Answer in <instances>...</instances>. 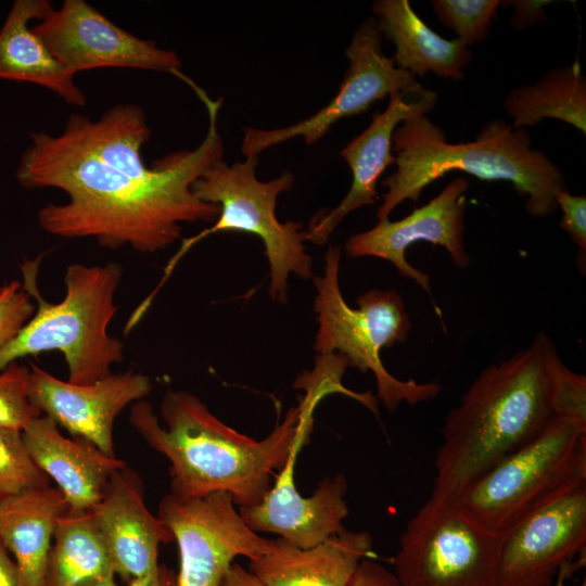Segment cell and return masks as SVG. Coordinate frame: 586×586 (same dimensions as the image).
<instances>
[{
  "instance_id": "obj_1",
  "label": "cell",
  "mask_w": 586,
  "mask_h": 586,
  "mask_svg": "<svg viewBox=\"0 0 586 586\" xmlns=\"http://www.w3.org/2000/svg\"><path fill=\"white\" fill-rule=\"evenodd\" d=\"M190 87L207 110V132L194 150L168 153L150 167L142 148L151 130L136 104H116L95 120L74 113L56 136L31 132L17 181L26 189L55 188L68 195L64 204L39 209L40 227L63 239L93 238L105 249L128 245L149 254L181 239L184 222L215 221L219 205L200 200L192 186L224 160L217 127L221 99H211L196 84Z\"/></svg>"
},
{
  "instance_id": "obj_2",
  "label": "cell",
  "mask_w": 586,
  "mask_h": 586,
  "mask_svg": "<svg viewBox=\"0 0 586 586\" xmlns=\"http://www.w3.org/2000/svg\"><path fill=\"white\" fill-rule=\"evenodd\" d=\"M306 395L283 421L257 441L220 421L195 395L169 390L161 403L160 422L151 404H132L129 422L144 442L170 463V493L202 497L228 493L234 505L259 502L271 487L276 470L302 448L313 424V412L324 396L339 393V384L326 372L313 371Z\"/></svg>"
},
{
  "instance_id": "obj_3",
  "label": "cell",
  "mask_w": 586,
  "mask_h": 586,
  "mask_svg": "<svg viewBox=\"0 0 586 586\" xmlns=\"http://www.w3.org/2000/svg\"><path fill=\"white\" fill-rule=\"evenodd\" d=\"M558 357L551 339L539 332L530 346L477 375L445 418L431 497H457L559 416Z\"/></svg>"
},
{
  "instance_id": "obj_4",
  "label": "cell",
  "mask_w": 586,
  "mask_h": 586,
  "mask_svg": "<svg viewBox=\"0 0 586 586\" xmlns=\"http://www.w3.org/2000/svg\"><path fill=\"white\" fill-rule=\"evenodd\" d=\"M392 142L396 170L382 180L386 192L377 209L379 221L404 201L418 202L424 188L455 170L510 182L526 198L525 209L533 217L552 216L559 209L556 193L569 190L559 166L532 146L527 130L500 118L483 126L473 141L449 143L426 115H412L395 128Z\"/></svg>"
},
{
  "instance_id": "obj_5",
  "label": "cell",
  "mask_w": 586,
  "mask_h": 586,
  "mask_svg": "<svg viewBox=\"0 0 586 586\" xmlns=\"http://www.w3.org/2000/svg\"><path fill=\"white\" fill-rule=\"evenodd\" d=\"M41 256L21 266L22 286L35 300L36 309L20 332L0 347V371L26 356L50 351L63 354L67 381L91 384L110 375L124 360V344L109 333L118 306L114 303L123 269L105 265H69L64 273L66 293L59 303L47 302L38 288Z\"/></svg>"
},
{
  "instance_id": "obj_6",
  "label": "cell",
  "mask_w": 586,
  "mask_h": 586,
  "mask_svg": "<svg viewBox=\"0 0 586 586\" xmlns=\"http://www.w3.org/2000/svg\"><path fill=\"white\" fill-rule=\"evenodd\" d=\"M341 253L340 246L330 244L323 273L314 277V311L318 322L315 352L318 356L341 355L348 367L372 372L377 399L390 412L402 403L416 405L435 398L442 391L438 383L397 379L381 359L382 348L403 343L409 336L411 321L402 296L396 290L371 289L357 297L358 308L351 307L340 288Z\"/></svg>"
},
{
  "instance_id": "obj_7",
  "label": "cell",
  "mask_w": 586,
  "mask_h": 586,
  "mask_svg": "<svg viewBox=\"0 0 586 586\" xmlns=\"http://www.w3.org/2000/svg\"><path fill=\"white\" fill-rule=\"evenodd\" d=\"M258 157L228 165L220 161L207 169L192 186L202 201L217 204L220 213L212 227L184 239L178 252L165 267L164 276L154 289L158 291L180 258L199 241L218 232H246L264 243L270 268L269 294L279 303H286L289 277L314 278L313 257L307 253L301 222H281L277 218V200L292 189L294 175L285 170L277 178L260 181L256 177Z\"/></svg>"
},
{
  "instance_id": "obj_8",
  "label": "cell",
  "mask_w": 586,
  "mask_h": 586,
  "mask_svg": "<svg viewBox=\"0 0 586 586\" xmlns=\"http://www.w3.org/2000/svg\"><path fill=\"white\" fill-rule=\"evenodd\" d=\"M586 480V423L557 416L544 431L455 497L482 526L506 534L528 513Z\"/></svg>"
},
{
  "instance_id": "obj_9",
  "label": "cell",
  "mask_w": 586,
  "mask_h": 586,
  "mask_svg": "<svg viewBox=\"0 0 586 586\" xmlns=\"http://www.w3.org/2000/svg\"><path fill=\"white\" fill-rule=\"evenodd\" d=\"M502 538L455 498L430 496L400 536L395 575L402 586H500Z\"/></svg>"
},
{
  "instance_id": "obj_10",
  "label": "cell",
  "mask_w": 586,
  "mask_h": 586,
  "mask_svg": "<svg viewBox=\"0 0 586 586\" xmlns=\"http://www.w3.org/2000/svg\"><path fill=\"white\" fill-rule=\"evenodd\" d=\"M234 506L225 492L162 498L157 517L178 544L179 586H220L235 557L264 553L269 539L251 530Z\"/></svg>"
},
{
  "instance_id": "obj_11",
  "label": "cell",
  "mask_w": 586,
  "mask_h": 586,
  "mask_svg": "<svg viewBox=\"0 0 586 586\" xmlns=\"http://www.w3.org/2000/svg\"><path fill=\"white\" fill-rule=\"evenodd\" d=\"M375 17H367L354 31L345 50L349 62L335 97L311 116L276 129L246 127L241 152L258 157L265 150L301 137L306 144L320 140L339 120L368 111L373 103L413 88L419 82L384 54Z\"/></svg>"
},
{
  "instance_id": "obj_12",
  "label": "cell",
  "mask_w": 586,
  "mask_h": 586,
  "mask_svg": "<svg viewBox=\"0 0 586 586\" xmlns=\"http://www.w3.org/2000/svg\"><path fill=\"white\" fill-rule=\"evenodd\" d=\"M34 26V33L71 73L102 68H138L177 75L182 63L171 50L115 25L85 0H65Z\"/></svg>"
},
{
  "instance_id": "obj_13",
  "label": "cell",
  "mask_w": 586,
  "mask_h": 586,
  "mask_svg": "<svg viewBox=\"0 0 586 586\" xmlns=\"http://www.w3.org/2000/svg\"><path fill=\"white\" fill-rule=\"evenodd\" d=\"M500 586H550L586 546V480L542 505L502 535Z\"/></svg>"
},
{
  "instance_id": "obj_14",
  "label": "cell",
  "mask_w": 586,
  "mask_h": 586,
  "mask_svg": "<svg viewBox=\"0 0 586 586\" xmlns=\"http://www.w3.org/2000/svg\"><path fill=\"white\" fill-rule=\"evenodd\" d=\"M469 181L463 177L451 180L434 199L413 209L403 219L380 220L371 229L351 235L345 243L349 257H377L392 263L405 278L413 280L435 305L426 272L413 267L406 258L407 249L424 241L443 246L455 267L467 268L470 255L464 249L466 192Z\"/></svg>"
},
{
  "instance_id": "obj_15",
  "label": "cell",
  "mask_w": 586,
  "mask_h": 586,
  "mask_svg": "<svg viewBox=\"0 0 586 586\" xmlns=\"http://www.w3.org/2000/svg\"><path fill=\"white\" fill-rule=\"evenodd\" d=\"M29 399L43 415L114 457L113 426L129 405L142 400L153 390L151 379L132 369L111 373L91 384L63 381L30 364Z\"/></svg>"
},
{
  "instance_id": "obj_16",
  "label": "cell",
  "mask_w": 586,
  "mask_h": 586,
  "mask_svg": "<svg viewBox=\"0 0 586 586\" xmlns=\"http://www.w3.org/2000/svg\"><path fill=\"white\" fill-rule=\"evenodd\" d=\"M436 102V92L420 84L390 97L386 109L377 113L369 126L341 151L352 171L351 188L334 208L319 212L310 219L304 230L305 241L324 244L349 213L377 203L378 181L386 167L395 164L392 154L395 128L412 115H426Z\"/></svg>"
},
{
  "instance_id": "obj_17",
  "label": "cell",
  "mask_w": 586,
  "mask_h": 586,
  "mask_svg": "<svg viewBox=\"0 0 586 586\" xmlns=\"http://www.w3.org/2000/svg\"><path fill=\"white\" fill-rule=\"evenodd\" d=\"M294 454L277 474L263 499L252 506L240 507V514L254 532L273 533L298 548H311L344 532L348 515L345 500L346 476L324 477L309 497L296 488Z\"/></svg>"
},
{
  "instance_id": "obj_18",
  "label": "cell",
  "mask_w": 586,
  "mask_h": 586,
  "mask_svg": "<svg viewBox=\"0 0 586 586\" xmlns=\"http://www.w3.org/2000/svg\"><path fill=\"white\" fill-rule=\"evenodd\" d=\"M111 553L115 575L127 583L154 572L169 528L148 509L144 485L127 464L111 476L99 502L89 510Z\"/></svg>"
},
{
  "instance_id": "obj_19",
  "label": "cell",
  "mask_w": 586,
  "mask_h": 586,
  "mask_svg": "<svg viewBox=\"0 0 586 586\" xmlns=\"http://www.w3.org/2000/svg\"><path fill=\"white\" fill-rule=\"evenodd\" d=\"M35 463L64 494L68 511L87 512L102 498L113 473L127 463L79 437H65L49 417L34 419L22 431Z\"/></svg>"
},
{
  "instance_id": "obj_20",
  "label": "cell",
  "mask_w": 586,
  "mask_h": 586,
  "mask_svg": "<svg viewBox=\"0 0 586 586\" xmlns=\"http://www.w3.org/2000/svg\"><path fill=\"white\" fill-rule=\"evenodd\" d=\"M372 537L347 531L311 548H298L279 537L250 560V571L266 586H349L364 559L373 558Z\"/></svg>"
},
{
  "instance_id": "obj_21",
  "label": "cell",
  "mask_w": 586,
  "mask_h": 586,
  "mask_svg": "<svg viewBox=\"0 0 586 586\" xmlns=\"http://www.w3.org/2000/svg\"><path fill=\"white\" fill-rule=\"evenodd\" d=\"M50 0H15L0 28V79L44 87L63 101L85 106L86 93L76 85L75 75L48 50L29 26L52 8Z\"/></svg>"
},
{
  "instance_id": "obj_22",
  "label": "cell",
  "mask_w": 586,
  "mask_h": 586,
  "mask_svg": "<svg viewBox=\"0 0 586 586\" xmlns=\"http://www.w3.org/2000/svg\"><path fill=\"white\" fill-rule=\"evenodd\" d=\"M372 11L382 37L395 46V65L416 77L433 73L459 81L472 52L460 39H446L431 29L408 0H378Z\"/></svg>"
},
{
  "instance_id": "obj_23",
  "label": "cell",
  "mask_w": 586,
  "mask_h": 586,
  "mask_svg": "<svg viewBox=\"0 0 586 586\" xmlns=\"http://www.w3.org/2000/svg\"><path fill=\"white\" fill-rule=\"evenodd\" d=\"M68 509L64 494L52 486L0 499V540L26 586H43L54 531Z\"/></svg>"
},
{
  "instance_id": "obj_24",
  "label": "cell",
  "mask_w": 586,
  "mask_h": 586,
  "mask_svg": "<svg viewBox=\"0 0 586 586\" xmlns=\"http://www.w3.org/2000/svg\"><path fill=\"white\" fill-rule=\"evenodd\" d=\"M52 540L43 586H94L115 577L111 553L89 511H67Z\"/></svg>"
},
{
  "instance_id": "obj_25",
  "label": "cell",
  "mask_w": 586,
  "mask_h": 586,
  "mask_svg": "<svg viewBox=\"0 0 586 586\" xmlns=\"http://www.w3.org/2000/svg\"><path fill=\"white\" fill-rule=\"evenodd\" d=\"M504 109L515 129L545 118L564 122L586 133V78L576 61L555 67L537 81L520 86L505 98Z\"/></svg>"
},
{
  "instance_id": "obj_26",
  "label": "cell",
  "mask_w": 586,
  "mask_h": 586,
  "mask_svg": "<svg viewBox=\"0 0 586 586\" xmlns=\"http://www.w3.org/2000/svg\"><path fill=\"white\" fill-rule=\"evenodd\" d=\"M50 486V477L35 463L22 431L0 426V499Z\"/></svg>"
},
{
  "instance_id": "obj_27",
  "label": "cell",
  "mask_w": 586,
  "mask_h": 586,
  "mask_svg": "<svg viewBox=\"0 0 586 586\" xmlns=\"http://www.w3.org/2000/svg\"><path fill=\"white\" fill-rule=\"evenodd\" d=\"M431 3L440 22L469 48L488 36L500 5L499 0H433Z\"/></svg>"
},
{
  "instance_id": "obj_28",
  "label": "cell",
  "mask_w": 586,
  "mask_h": 586,
  "mask_svg": "<svg viewBox=\"0 0 586 586\" xmlns=\"http://www.w3.org/2000/svg\"><path fill=\"white\" fill-rule=\"evenodd\" d=\"M30 368L11 362L0 371V426L23 431L42 416L29 399Z\"/></svg>"
},
{
  "instance_id": "obj_29",
  "label": "cell",
  "mask_w": 586,
  "mask_h": 586,
  "mask_svg": "<svg viewBox=\"0 0 586 586\" xmlns=\"http://www.w3.org/2000/svg\"><path fill=\"white\" fill-rule=\"evenodd\" d=\"M36 309L22 283L13 280L0 292V347L9 343L31 318Z\"/></svg>"
},
{
  "instance_id": "obj_30",
  "label": "cell",
  "mask_w": 586,
  "mask_h": 586,
  "mask_svg": "<svg viewBox=\"0 0 586 586\" xmlns=\"http://www.w3.org/2000/svg\"><path fill=\"white\" fill-rule=\"evenodd\" d=\"M556 403L559 416L586 423V379L570 370L560 357L555 365Z\"/></svg>"
},
{
  "instance_id": "obj_31",
  "label": "cell",
  "mask_w": 586,
  "mask_h": 586,
  "mask_svg": "<svg viewBox=\"0 0 586 586\" xmlns=\"http://www.w3.org/2000/svg\"><path fill=\"white\" fill-rule=\"evenodd\" d=\"M558 208L562 211L559 227L571 235L577 246V267L586 272V196L573 195L569 190L556 193Z\"/></svg>"
},
{
  "instance_id": "obj_32",
  "label": "cell",
  "mask_w": 586,
  "mask_h": 586,
  "mask_svg": "<svg viewBox=\"0 0 586 586\" xmlns=\"http://www.w3.org/2000/svg\"><path fill=\"white\" fill-rule=\"evenodd\" d=\"M552 3L549 0H509L500 1V5L513 7L514 14L510 18V26L515 30H524L535 23L546 22L545 8Z\"/></svg>"
},
{
  "instance_id": "obj_33",
  "label": "cell",
  "mask_w": 586,
  "mask_h": 586,
  "mask_svg": "<svg viewBox=\"0 0 586 586\" xmlns=\"http://www.w3.org/2000/svg\"><path fill=\"white\" fill-rule=\"evenodd\" d=\"M349 586H402L395 573L373 558L364 559Z\"/></svg>"
},
{
  "instance_id": "obj_34",
  "label": "cell",
  "mask_w": 586,
  "mask_h": 586,
  "mask_svg": "<svg viewBox=\"0 0 586 586\" xmlns=\"http://www.w3.org/2000/svg\"><path fill=\"white\" fill-rule=\"evenodd\" d=\"M128 586H179L178 573L166 564L160 563L154 572L132 579Z\"/></svg>"
},
{
  "instance_id": "obj_35",
  "label": "cell",
  "mask_w": 586,
  "mask_h": 586,
  "mask_svg": "<svg viewBox=\"0 0 586 586\" xmlns=\"http://www.w3.org/2000/svg\"><path fill=\"white\" fill-rule=\"evenodd\" d=\"M0 586H26L15 561L0 540Z\"/></svg>"
},
{
  "instance_id": "obj_36",
  "label": "cell",
  "mask_w": 586,
  "mask_h": 586,
  "mask_svg": "<svg viewBox=\"0 0 586 586\" xmlns=\"http://www.w3.org/2000/svg\"><path fill=\"white\" fill-rule=\"evenodd\" d=\"M220 586H266L250 570L244 569L238 563H232L225 575Z\"/></svg>"
},
{
  "instance_id": "obj_37",
  "label": "cell",
  "mask_w": 586,
  "mask_h": 586,
  "mask_svg": "<svg viewBox=\"0 0 586 586\" xmlns=\"http://www.w3.org/2000/svg\"><path fill=\"white\" fill-rule=\"evenodd\" d=\"M573 570H574V563L573 565L572 563H569L562 566L556 576V586H564V582L566 577L572 573Z\"/></svg>"
},
{
  "instance_id": "obj_38",
  "label": "cell",
  "mask_w": 586,
  "mask_h": 586,
  "mask_svg": "<svg viewBox=\"0 0 586 586\" xmlns=\"http://www.w3.org/2000/svg\"><path fill=\"white\" fill-rule=\"evenodd\" d=\"M94 586H118L115 582V577H111L106 581H103Z\"/></svg>"
},
{
  "instance_id": "obj_39",
  "label": "cell",
  "mask_w": 586,
  "mask_h": 586,
  "mask_svg": "<svg viewBox=\"0 0 586 586\" xmlns=\"http://www.w3.org/2000/svg\"><path fill=\"white\" fill-rule=\"evenodd\" d=\"M581 586H586V583H585V581L583 582V584H582Z\"/></svg>"
},
{
  "instance_id": "obj_40",
  "label": "cell",
  "mask_w": 586,
  "mask_h": 586,
  "mask_svg": "<svg viewBox=\"0 0 586 586\" xmlns=\"http://www.w3.org/2000/svg\"><path fill=\"white\" fill-rule=\"evenodd\" d=\"M1 290H2V286H0V292H1Z\"/></svg>"
}]
</instances>
